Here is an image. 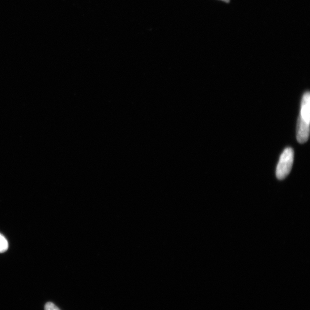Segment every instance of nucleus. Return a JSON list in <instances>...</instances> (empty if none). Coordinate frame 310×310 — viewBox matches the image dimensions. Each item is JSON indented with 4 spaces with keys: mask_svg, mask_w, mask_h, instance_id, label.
<instances>
[{
    "mask_svg": "<svg viewBox=\"0 0 310 310\" xmlns=\"http://www.w3.org/2000/svg\"><path fill=\"white\" fill-rule=\"evenodd\" d=\"M294 159V152L292 148H286L280 157L279 163L276 170V175L278 180H283L290 173Z\"/></svg>",
    "mask_w": 310,
    "mask_h": 310,
    "instance_id": "1",
    "label": "nucleus"
},
{
    "mask_svg": "<svg viewBox=\"0 0 310 310\" xmlns=\"http://www.w3.org/2000/svg\"><path fill=\"white\" fill-rule=\"evenodd\" d=\"M296 138L300 144L307 142L309 135V124L300 117L298 120L296 129Z\"/></svg>",
    "mask_w": 310,
    "mask_h": 310,
    "instance_id": "2",
    "label": "nucleus"
},
{
    "mask_svg": "<svg viewBox=\"0 0 310 310\" xmlns=\"http://www.w3.org/2000/svg\"><path fill=\"white\" fill-rule=\"evenodd\" d=\"M305 121L310 123V95L308 92L304 93L301 100L300 116Z\"/></svg>",
    "mask_w": 310,
    "mask_h": 310,
    "instance_id": "3",
    "label": "nucleus"
},
{
    "mask_svg": "<svg viewBox=\"0 0 310 310\" xmlns=\"http://www.w3.org/2000/svg\"><path fill=\"white\" fill-rule=\"evenodd\" d=\"M8 248V243L6 237L0 234V253L6 252Z\"/></svg>",
    "mask_w": 310,
    "mask_h": 310,
    "instance_id": "4",
    "label": "nucleus"
},
{
    "mask_svg": "<svg viewBox=\"0 0 310 310\" xmlns=\"http://www.w3.org/2000/svg\"><path fill=\"white\" fill-rule=\"evenodd\" d=\"M45 310H61L59 309L56 305L52 302H48L45 304Z\"/></svg>",
    "mask_w": 310,
    "mask_h": 310,
    "instance_id": "5",
    "label": "nucleus"
},
{
    "mask_svg": "<svg viewBox=\"0 0 310 310\" xmlns=\"http://www.w3.org/2000/svg\"><path fill=\"white\" fill-rule=\"evenodd\" d=\"M222 1H224V2H226V3L230 2V0H222Z\"/></svg>",
    "mask_w": 310,
    "mask_h": 310,
    "instance_id": "6",
    "label": "nucleus"
}]
</instances>
